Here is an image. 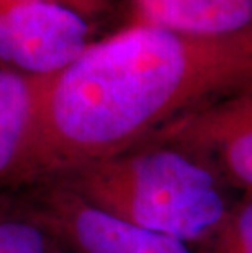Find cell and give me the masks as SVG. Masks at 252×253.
<instances>
[{"label": "cell", "instance_id": "cell-1", "mask_svg": "<svg viewBox=\"0 0 252 253\" xmlns=\"http://www.w3.org/2000/svg\"><path fill=\"white\" fill-rule=\"evenodd\" d=\"M249 84L252 30L192 36L133 21L38 79L35 183L135 147Z\"/></svg>", "mask_w": 252, "mask_h": 253}, {"label": "cell", "instance_id": "cell-2", "mask_svg": "<svg viewBox=\"0 0 252 253\" xmlns=\"http://www.w3.org/2000/svg\"><path fill=\"white\" fill-rule=\"evenodd\" d=\"M46 180L116 217L194 249L216 235L241 196L203 157L159 139H146Z\"/></svg>", "mask_w": 252, "mask_h": 253}, {"label": "cell", "instance_id": "cell-3", "mask_svg": "<svg viewBox=\"0 0 252 253\" xmlns=\"http://www.w3.org/2000/svg\"><path fill=\"white\" fill-rule=\"evenodd\" d=\"M20 191L66 253H197L185 242L116 217L56 181L41 180Z\"/></svg>", "mask_w": 252, "mask_h": 253}, {"label": "cell", "instance_id": "cell-4", "mask_svg": "<svg viewBox=\"0 0 252 253\" xmlns=\"http://www.w3.org/2000/svg\"><path fill=\"white\" fill-rule=\"evenodd\" d=\"M94 40V23L76 12L36 0H0V66L46 77L80 56Z\"/></svg>", "mask_w": 252, "mask_h": 253}, {"label": "cell", "instance_id": "cell-5", "mask_svg": "<svg viewBox=\"0 0 252 253\" xmlns=\"http://www.w3.org/2000/svg\"><path fill=\"white\" fill-rule=\"evenodd\" d=\"M148 139L198 154L239 195H252V84L177 118Z\"/></svg>", "mask_w": 252, "mask_h": 253}, {"label": "cell", "instance_id": "cell-6", "mask_svg": "<svg viewBox=\"0 0 252 253\" xmlns=\"http://www.w3.org/2000/svg\"><path fill=\"white\" fill-rule=\"evenodd\" d=\"M38 79L0 66V193L21 190L36 180Z\"/></svg>", "mask_w": 252, "mask_h": 253}, {"label": "cell", "instance_id": "cell-7", "mask_svg": "<svg viewBox=\"0 0 252 253\" xmlns=\"http://www.w3.org/2000/svg\"><path fill=\"white\" fill-rule=\"evenodd\" d=\"M138 18L192 36H231L252 30V0H133Z\"/></svg>", "mask_w": 252, "mask_h": 253}, {"label": "cell", "instance_id": "cell-8", "mask_svg": "<svg viewBox=\"0 0 252 253\" xmlns=\"http://www.w3.org/2000/svg\"><path fill=\"white\" fill-rule=\"evenodd\" d=\"M61 245L20 190L0 193V253H57Z\"/></svg>", "mask_w": 252, "mask_h": 253}, {"label": "cell", "instance_id": "cell-9", "mask_svg": "<svg viewBox=\"0 0 252 253\" xmlns=\"http://www.w3.org/2000/svg\"><path fill=\"white\" fill-rule=\"evenodd\" d=\"M197 253H252V195H241L221 229Z\"/></svg>", "mask_w": 252, "mask_h": 253}, {"label": "cell", "instance_id": "cell-10", "mask_svg": "<svg viewBox=\"0 0 252 253\" xmlns=\"http://www.w3.org/2000/svg\"><path fill=\"white\" fill-rule=\"evenodd\" d=\"M36 2L54 3L59 7L69 8L85 20H89L90 23H95L99 18L105 17L113 7L111 0H36Z\"/></svg>", "mask_w": 252, "mask_h": 253}, {"label": "cell", "instance_id": "cell-11", "mask_svg": "<svg viewBox=\"0 0 252 253\" xmlns=\"http://www.w3.org/2000/svg\"><path fill=\"white\" fill-rule=\"evenodd\" d=\"M57 253H66V252H64V250L61 249V252H57Z\"/></svg>", "mask_w": 252, "mask_h": 253}]
</instances>
